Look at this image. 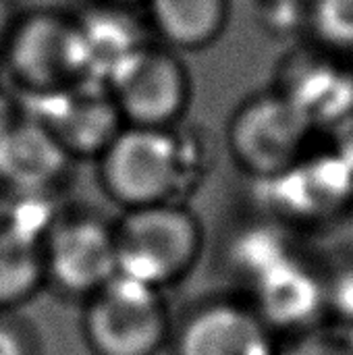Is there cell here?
<instances>
[{
	"instance_id": "obj_12",
	"label": "cell",
	"mask_w": 353,
	"mask_h": 355,
	"mask_svg": "<svg viewBox=\"0 0 353 355\" xmlns=\"http://www.w3.org/2000/svg\"><path fill=\"white\" fill-rule=\"evenodd\" d=\"M277 181L279 200L295 214H322L339 208L353 191V173L339 156L298 160Z\"/></svg>"
},
{
	"instance_id": "obj_16",
	"label": "cell",
	"mask_w": 353,
	"mask_h": 355,
	"mask_svg": "<svg viewBox=\"0 0 353 355\" xmlns=\"http://www.w3.org/2000/svg\"><path fill=\"white\" fill-rule=\"evenodd\" d=\"M281 355H353V324H322L300 331Z\"/></svg>"
},
{
	"instance_id": "obj_2",
	"label": "cell",
	"mask_w": 353,
	"mask_h": 355,
	"mask_svg": "<svg viewBox=\"0 0 353 355\" xmlns=\"http://www.w3.org/2000/svg\"><path fill=\"white\" fill-rule=\"evenodd\" d=\"M183 175L181 144L166 127H125L100 152L104 191L127 210L171 202Z\"/></svg>"
},
{
	"instance_id": "obj_18",
	"label": "cell",
	"mask_w": 353,
	"mask_h": 355,
	"mask_svg": "<svg viewBox=\"0 0 353 355\" xmlns=\"http://www.w3.org/2000/svg\"><path fill=\"white\" fill-rule=\"evenodd\" d=\"M0 355H42L35 327L19 312H0Z\"/></svg>"
},
{
	"instance_id": "obj_21",
	"label": "cell",
	"mask_w": 353,
	"mask_h": 355,
	"mask_svg": "<svg viewBox=\"0 0 353 355\" xmlns=\"http://www.w3.org/2000/svg\"><path fill=\"white\" fill-rule=\"evenodd\" d=\"M4 81V75H2V64H0V83Z\"/></svg>"
},
{
	"instance_id": "obj_1",
	"label": "cell",
	"mask_w": 353,
	"mask_h": 355,
	"mask_svg": "<svg viewBox=\"0 0 353 355\" xmlns=\"http://www.w3.org/2000/svg\"><path fill=\"white\" fill-rule=\"evenodd\" d=\"M112 229L117 275L156 289L185 275L202 245L200 223L175 202L129 208Z\"/></svg>"
},
{
	"instance_id": "obj_20",
	"label": "cell",
	"mask_w": 353,
	"mask_h": 355,
	"mask_svg": "<svg viewBox=\"0 0 353 355\" xmlns=\"http://www.w3.org/2000/svg\"><path fill=\"white\" fill-rule=\"evenodd\" d=\"M15 19L17 17L10 10V0H0V48H2V44H4V40H6Z\"/></svg>"
},
{
	"instance_id": "obj_3",
	"label": "cell",
	"mask_w": 353,
	"mask_h": 355,
	"mask_svg": "<svg viewBox=\"0 0 353 355\" xmlns=\"http://www.w3.org/2000/svg\"><path fill=\"white\" fill-rule=\"evenodd\" d=\"M160 289L114 275L85 300L81 331L94 355H154L166 339Z\"/></svg>"
},
{
	"instance_id": "obj_17",
	"label": "cell",
	"mask_w": 353,
	"mask_h": 355,
	"mask_svg": "<svg viewBox=\"0 0 353 355\" xmlns=\"http://www.w3.org/2000/svg\"><path fill=\"white\" fill-rule=\"evenodd\" d=\"M314 27L325 42L337 48H353V0H318Z\"/></svg>"
},
{
	"instance_id": "obj_4",
	"label": "cell",
	"mask_w": 353,
	"mask_h": 355,
	"mask_svg": "<svg viewBox=\"0 0 353 355\" xmlns=\"http://www.w3.org/2000/svg\"><path fill=\"white\" fill-rule=\"evenodd\" d=\"M2 75L23 96L71 87L81 77V54L75 21L48 10L17 17L2 48Z\"/></svg>"
},
{
	"instance_id": "obj_5",
	"label": "cell",
	"mask_w": 353,
	"mask_h": 355,
	"mask_svg": "<svg viewBox=\"0 0 353 355\" xmlns=\"http://www.w3.org/2000/svg\"><path fill=\"white\" fill-rule=\"evenodd\" d=\"M46 285L89 297L117 275L114 229L96 216L60 212L42 239Z\"/></svg>"
},
{
	"instance_id": "obj_8",
	"label": "cell",
	"mask_w": 353,
	"mask_h": 355,
	"mask_svg": "<svg viewBox=\"0 0 353 355\" xmlns=\"http://www.w3.org/2000/svg\"><path fill=\"white\" fill-rule=\"evenodd\" d=\"M71 156L29 114L0 121V193H56Z\"/></svg>"
},
{
	"instance_id": "obj_22",
	"label": "cell",
	"mask_w": 353,
	"mask_h": 355,
	"mask_svg": "<svg viewBox=\"0 0 353 355\" xmlns=\"http://www.w3.org/2000/svg\"><path fill=\"white\" fill-rule=\"evenodd\" d=\"M117 2H135V0H117Z\"/></svg>"
},
{
	"instance_id": "obj_9",
	"label": "cell",
	"mask_w": 353,
	"mask_h": 355,
	"mask_svg": "<svg viewBox=\"0 0 353 355\" xmlns=\"http://www.w3.org/2000/svg\"><path fill=\"white\" fill-rule=\"evenodd\" d=\"M177 355H275L270 329L252 308L212 304L193 312L177 337Z\"/></svg>"
},
{
	"instance_id": "obj_6",
	"label": "cell",
	"mask_w": 353,
	"mask_h": 355,
	"mask_svg": "<svg viewBox=\"0 0 353 355\" xmlns=\"http://www.w3.org/2000/svg\"><path fill=\"white\" fill-rule=\"evenodd\" d=\"M312 121L281 92L243 104L231 123L235 158L254 175L270 179L304 158Z\"/></svg>"
},
{
	"instance_id": "obj_13",
	"label": "cell",
	"mask_w": 353,
	"mask_h": 355,
	"mask_svg": "<svg viewBox=\"0 0 353 355\" xmlns=\"http://www.w3.org/2000/svg\"><path fill=\"white\" fill-rule=\"evenodd\" d=\"M281 89L312 125L329 119H339L353 108V77L331 64L316 60L298 62L289 69Z\"/></svg>"
},
{
	"instance_id": "obj_11",
	"label": "cell",
	"mask_w": 353,
	"mask_h": 355,
	"mask_svg": "<svg viewBox=\"0 0 353 355\" xmlns=\"http://www.w3.org/2000/svg\"><path fill=\"white\" fill-rule=\"evenodd\" d=\"M83 81L110 85L117 73L144 48L129 19L112 10H96L75 21Z\"/></svg>"
},
{
	"instance_id": "obj_14",
	"label": "cell",
	"mask_w": 353,
	"mask_h": 355,
	"mask_svg": "<svg viewBox=\"0 0 353 355\" xmlns=\"http://www.w3.org/2000/svg\"><path fill=\"white\" fill-rule=\"evenodd\" d=\"M44 287L42 241L0 223V312H19Z\"/></svg>"
},
{
	"instance_id": "obj_10",
	"label": "cell",
	"mask_w": 353,
	"mask_h": 355,
	"mask_svg": "<svg viewBox=\"0 0 353 355\" xmlns=\"http://www.w3.org/2000/svg\"><path fill=\"white\" fill-rule=\"evenodd\" d=\"M254 310L268 329L304 331L314 327L327 306V287L310 268L289 256L254 281Z\"/></svg>"
},
{
	"instance_id": "obj_19",
	"label": "cell",
	"mask_w": 353,
	"mask_h": 355,
	"mask_svg": "<svg viewBox=\"0 0 353 355\" xmlns=\"http://www.w3.org/2000/svg\"><path fill=\"white\" fill-rule=\"evenodd\" d=\"M327 304H333L335 310H339L343 322L353 324V272L341 275L333 287H327Z\"/></svg>"
},
{
	"instance_id": "obj_7",
	"label": "cell",
	"mask_w": 353,
	"mask_h": 355,
	"mask_svg": "<svg viewBox=\"0 0 353 355\" xmlns=\"http://www.w3.org/2000/svg\"><path fill=\"white\" fill-rule=\"evenodd\" d=\"M123 119L141 127H169L185 108L187 73L179 58L158 48H141L110 81Z\"/></svg>"
},
{
	"instance_id": "obj_15",
	"label": "cell",
	"mask_w": 353,
	"mask_h": 355,
	"mask_svg": "<svg viewBox=\"0 0 353 355\" xmlns=\"http://www.w3.org/2000/svg\"><path fill=\"white\" fill-rule=\"evenodd\" d=\"M158 31L181 48L212 42L225 23V0H150Z\"/></svg>"
}]
</instances>
